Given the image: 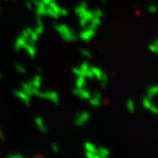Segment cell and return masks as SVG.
<instances>
[{
	"label": "cell",
	"mask_w": 158,
	"mask_h": 158,
	"mask_svg": "<svg viewBox=\"0 0 158 158\" xmlns=\"http://www.w3.org/2000/svg\"><path fill=\"white\" fill-rule=\"evenodd\" d=\"M89 118H90V114L87 112H83L77 115V117L75 118V124L78 127L84 126L88 121Z\"/></svg>",
	"instance_id": "obj_1"
},
{
	"label": "cell",
	"mask_w": 158,
	"mask_h": 158,
	"mask_svg": "<svg viewBox=\"0 0 158 158\" xmlns=\"http://www.w3.org/2000/svg\"><path fill=\"white\" fill-rule=\"evenodd\" d=\"M34 122H35V124H36L37 128H38L40 132H42V133H47V132H48V128H47V126H46L45 121H44L43 118H40V117H37V118H35Z\"/></svg>",
	"instance_id": "obj_2"
},
{
	"label": "cell",
	"mask_w": 158,
	"mask_h": 158,
	"mask_svg": "<svg viewBox=\"0 0 158 158\" xmlns=\"http://www.w3.org/2000/svg\"><path fill=\"white\" fill-rule=\"evenodd\" d=\"M16 95L19 98H20L26 105H29L30 104V98L29 96L25 92V91H17Z\"/></svg>",
	"instance_id": "obj_3"
},
{
	"label": "cell",
	"mask_w": 158,
	"mask_h": 158,
	"mask_svg": "<svg viewBox=\"0 0 158 158\" xmlns=\"http://www.w3.org/2000/svg\"><path fill=\"white\" fill-rule=\"evenodd\" d=\"M85 148L87 152H91V153H98L97 150V148L90 142H85Z\"/></svg>",
	"instance_id": "obj_4"
},
{
	"label": "cell",
	"mask_w": 158,
	"mask_h": 158,
	"mask_svg": "<svg viewBox=\"0 0 158 158\" xmlns=\"http://www.w3.org/2000/svg\"><path fill=\"white\" fill-rule=\"evenodd\" d=\"M51 148H52V150L55 153H58L60 151V147H59V145L57 143H56V142H54V143L51 144Z\"/></svg>",
	"instance_id": "obj_5"
},
{
	"label": "cell",
	"mask_w": 158,
	"mask_h": 158,
	"mask_svg": "<svg viewBox=\"0 0 158 158\" xmlns=\"http://www.w3.org/2000/svg\"><path fill=\"white\" fill-rule=\"evenodd\" d=\"M7 158H25L23 156H21V155H10Z\"/></svg>",
	"instance_id": "obj_6"
},
{
	"label": "cell",
	"mask_w": 158,
	"mask_h": 158,
	"mask_svg": "<svg viewBox=\"0 0 158 158\" xmlns=\"http://www.w3.org/2000/svg\"><path fill=\"white\" fill-rule=\"evenodd\" d=\"M6 139V135H5V133L0 129V141H4Z\"/></svg>",
	"instance_id": "obj_7"
}]
</instances>
